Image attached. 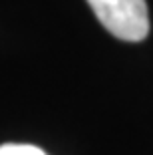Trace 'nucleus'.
<instances>
[{"instance_id": "nucleus-1", "label": "nucleus", "mask_w": 153, "mask_h": 155, "mask_svg": "<svg viewBox=\"0 0 153 155\" xmlns=\"http://www.w3.org/2000/svg\"><path fill=\"white\" fill-rule=\"evenodd\" d=\"M95 18L109 34L125 42H141L149 34L145 0H88Z\"/></svg>"}, {"instance_id": "nucleus-2", "label": "nucleus", "mask_w": 153, "mask_h": 155, "mask_svg": "<svg viewBox=\"0 0 153 155\" xmlns=\"http://www.w3.org/2000/svg\"><path fill=\"white\" fill-rule=\"evenodd\" d=\"M0 155H48L36 145H26V143H6L0 145Z\"/></svg>"}]
</instances>
